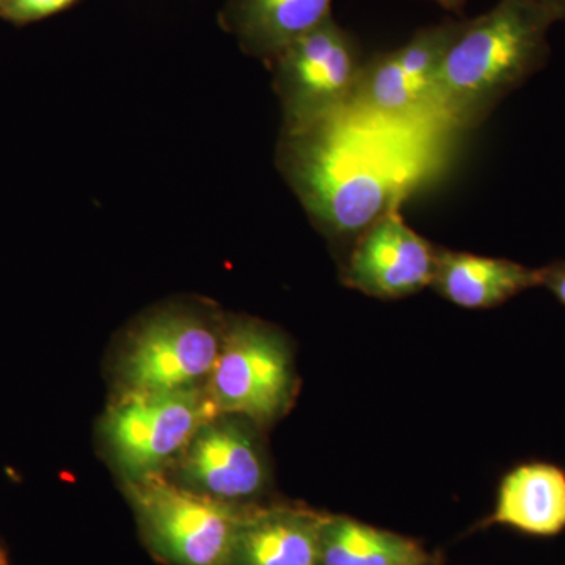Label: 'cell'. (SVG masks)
I'll list each match as a JSON object with an SVG mask.
<instances>
[{"instance_id": "1", "label": "cell", "mask_w": 565, "mask_h": 565, "mask_svg": "<svg viewBox=\"0 0 565 565\" xmlns=\"http://www.w3.org/2000/svg\"><path fill=\"white\" fill-rule=\"evenodd\" d=\"M553 24L527 0H500L481 17L460 21L435 76L427 118L462 131L481 126L545 65Z\"/></svg>"}, {"instance_id": "2", "label": "cell", "mask_w": 565, "mask_h": 565, "mask_svg": "<svg viewBox=\"0 0 565 565\" xmlns=\"http://www.w3.org/2000/svg\"><path fill=\"white\" fill-rule=\"evenodd\" d=\"M226 321L199 303H173L145 316L129 334L118 379L126 392L199 388L210 381Z\"/></svg>"}, {"instance_id": "3", "label": "cell", "mask_w": 565, "mask_h": 565, "mask_svg": "<svg viewBox=\"0 0 565 565\" xmlns=\"http://www.w3.org/2000/svg\"><path fill=\"white\" fill-rule=\"evenodd\" d=\"M366 58L351 32L327 18L269 63L282 110V136L343 117Z\"/></svg>"}, {"instance_id": "4", "label": "cell", "mask_w": 565, "mask_h": 565, "mask_svg": "<svg viewBox=\"0 0 565 565\" xmlns=\"http://www.w3.org/2000/svg\"><path fill=\"white\" fill-rule=\"evenodd\" d=\"M141 534L170 565H232L248 504H232L185 489L166 476L126 484Z\"/></svg>"}, {"instance_id": "5", "label": "cell", "mask_w": 565, "mask_h": 565, "mask_svg": "<svg viewBox=\"0 0 565 565\" xmlns=\"http://www.w3.org/2000/svg\"><path fill=\"white\" fill-rule=\"evenodd\" d=\"M217 415L206 385L172 392H126L103 423L126 484L166 476L207 419Z\"/></svg>"}, {"instance_id": "6", "label": "cell", "mask_w": 565, "mask_h": 565, "mask_svg": "<svg viewBox=\"0 0 565 565\" xmlns=\"http://www.w3.org/2000/svg\"><path fill=\"white\" fill-rule=\"evenodd\" d=\"M206 390L217 414L244 416L259 427L277 422L297 390L288 341L258 319H230Z\"/></svg>"}, {"instance_id": "7", "label": "cell", "mask_w": 565, "mask_h": 565, "mask_svg": "<svg viewBox=\"0 0 565 565\" xmlns=\"http://www.w3.org/2000/svg\"><path fill=\"white\" fill-rule=\"evenodd\" d=\"M259 429L258 424L244 416H212L170 468L177 475L172 481L225 503H250L266 492L270 482Z\"/></svg>"}, {"instance_id": "8", "label": "cell", "mask_w": 565, "mask_h": 565, "mask_svg": "<svg viewBox=\"0 0 565 565\" xmlns=\"http://www.w3.org/2000/svg\"><path fill=\"white\" fill-rule=\"evenodd\" d=\"M460 21L429 25L397 50L366 61L344 115L381 121L426 120L430 92Z\"/></svg>"}, {"instance_id": "9", "label": "cell", "mask_w": 565, "mask_h": 565, "mask_svg": "<svg viewBox=\"0 0 565 565\" xmlns=\"http://www.w3.org/2000/svg\"><path fill=\"white\" fill-rule=\"evenodd\" d=\"M399 202L363 230L344 266L345 285L375 299H403L433 282L438 248L405 223Z\"/></svg>"}, {"instance_id": "10", "label": "cell", "mask_w": 565, "mask_h": 565, "mask_svg": "<svg viewBox=\"0 0 565 565\" xmlns=\"http://www.w3.org/2000/svg\"><path fill=\"white\" fill-rule=\"evenodd\" d=\"M322 519L302 505L248 504L232 565H319Z\"/></svg>"}, {"instance_id": "11", "label": "cell", "mask_w": 565, "mask_h": 565, "mask_svg": "<svg viewBox=\"0 0 565 565\" xmlns=\"http://www.w3.org/2000/svg\"><path fill=\"white\" fill-rule=\"evenodd\" d=\"M332 0H226L222 29L269 65L285 47L332 17Z\"/></svg>"}, {"instance_id": "12", "label": "cell", "mask_w": 565, "mask_h": 565, "mask_svg": "<svg viewBox=\"0 0 565 565\" xmlns=\"http://www.w3.org/2000/svg\"><path fill=\"white\" fill-rule=\"evenodd\" d=\"M511 527L531 537L565 531V470L550 462L516 465L501 479L492 515L482 527Z\"/></svg>"}, {"instance_id": "13", "label": "cell", "mask_w": 565, "mask_h": 565, "mask_svg": "<svg viewBox=\"0 0 565 565\" xmlns=\"http://www.w3.org/2000/svg\"><path fill=\"white\" fill-rule=\"evenodd\" d=\"M541 286V273L503 258L438 248L430 288L463 308H493Z\"/></svg>"}, {"instance_id": "14", "label": "cell", "mask_w": 565, "mask_h": 565, "mask_svg": "<svg viewBox=\"0 0 565 565\" xmlns=\"http://www.w3.org/2000/svg\"><path fill=\"white\" fill-rule=\"evenodd\" d=\"M319 565H434V557L414 539L323 514Z\"/></svg>"}, {"instance_id": "15", "label": "cell", "mask_w": 565, "mask_h": 565, "mask_svg": "<svg viewBox=\"0 0 565 565\" xmlns=\"http://www.w3.org/2000/svg\"><path fill=\"white\" fill-rule=\"evenodd\" d=\"M77 0H0V13L17 22L43 20L70 9Z\"/></svg>"}, {"instance_id": "16", "label": "cell", "mask_w": 565, "mask_h": 565, "mask_svg": "<svg viewBox=\"0 0 565 565\" xmlns=\"http://www.w3.org/2000/svg\"><path fill=\"white\" fill-rule=\"evenodd\" d=\"M541 288L553 294L565 307V262H553L539 267Z\"/></svg>"}, {"instance_id": "17", "label": "cell", "mask_w": 565, "mask_h": 565, "mask_svg": "<svg viewBox=\"0 0 565 565\" xmlns=\"http://www.w3.org/2000/svg\"><path fill=\"white\" fill-rule=\"evenodd\" d=\"M527 2L544 10L553 18V21H565V0H527Z\"/></svg>"}, {"instance_id": "18", "label": "cell", "mask_w": 565, "mask_h": 565, "mask_svg": "<svg viewBox=\"0 0 565 565\" xmlns=\"http://www.w3.org/2000/svg\"><path fill=\"white\" fill-rule=\"evenodd\" d=\"M438 6L444 7L446 10L460 11L462 10L465 0H433Z\"/></svg>"}, {"instance_id": "19", "label": "cell", "mask_w": 565, "mask_h": 565, "mask_svg": "<svg viewBox=\"0 0 565 565\" xmlns=\"http://www.w3.org/2000/svg\"><path fill=\"white\" fill-rule=\"evenodd\" d=\"M0 565H6V561H3L2 553H0Z\"/></svg>"}]
</instances>
